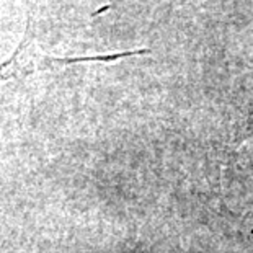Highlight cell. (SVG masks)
<instances>
[{"label":"cell","instance_id":"7a4b0ae2","mask_svg":"<svg viewBox=\"0 0 253 253\" xmlns=\"http://www.w3.org/2000/svg\"><path fill=\"white\" fill-rule=\"evenodd\" d=\"M247 129H249V134H253V105H252L249 120H247Z\"/></svg>","mask_w":253,"mask_h":253},{"label":"cell","instance_id":"6da1fadb","mask_svg":"<svg viewBox=\"0 0 253 253\" xmlns=\"http://www.w3.org/2000/svg\"><path fill=\"white\" fill-rule=\"evenodd\" d=\"M51 64L56 66L59 59L49 56H40L36 52L30 33H26L25 40L20 42V46L13 51V54L0 62V85L13 79H21L28 74H33L38 67Z\"/></svg>","mask_w":253,"mask_h":253}]
</instances>
